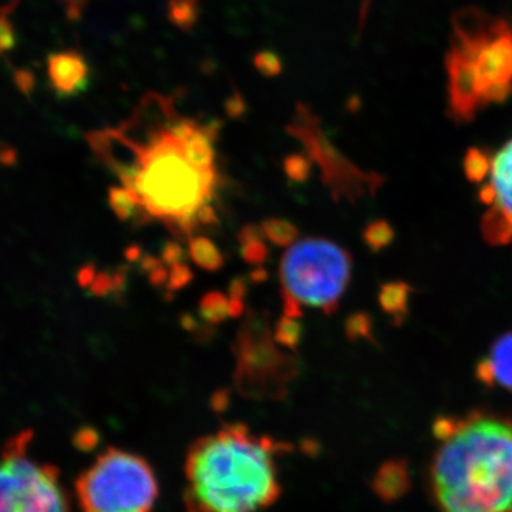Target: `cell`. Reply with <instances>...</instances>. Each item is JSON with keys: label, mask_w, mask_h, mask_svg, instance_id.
<instances>
[{"label": "cell", "mask_w": 512, "mask_h": 512, "mask_svg": "<svg viewBox=\"0 0 512 512\" xmlns=\"http://www.w3.org/2000/svg\"><path fill=\"white\" fill-rule=\"evenodd\" d=\"M265 238L276 247H292L299 237V229L291 221L282 218H268L261 222Z\"/></svg>", "instance_id": "2e32d148"}, {"label": "cell", "mask_w": 512, "mask_h": 512, "mask_svg": "<svg viewBox=\"0 0 512 512\" xmlns=\"http://www.w3.org/2000/svg\"><path fill=\"white\" fill-rule=\"evenodd\" d=\"M235 382L248 396H284L286 384L296 376L295 357L285 355L274 340L268 313L249 311L234 346Z\"/></svg>", "instance_id": "ba28073f"}, {"label": "cell", "mask_w": 512, "mask_h": 512, "mask_svg": "<svg viewBox=\"0 0 512 512\" xmlns=\"http://www.w3.org/2000/svg\"><path fill=\"white\" fill-rule=\"evenodd\" d=\"M198 315L207 325H221L229 318L228 296L220 291L204 293L198 303Z\"/></svg>", "instance_id": "5bb4252c"}, {"label": "cell", "mask_w": 512, "mask_h": 512, "mask_svg": "<svg viewBox=\"0 0 512 512\" xmlns=\"http://www.w3.org/2000/svg\"><path fill=\"white\" fill-rule=\"evenodd\" d=\"M291 446L225 424L192 443L185 458L188 512H259L282 493L278 457Z\"/></svg>", "instance_id": "7a4b0ae2"}, {"label": "cell", "mask_w": 512, "mask_h": 512, "mask_svg": "<svg viewBox=\"0 0 512 512\" xmlns=\"http://www.w3.org/2000/svg\"><path fill=\"white\" fill-rule=\"evenodd\" d=\"M188 256L198 268L207 272H218L225 265L221 249L204 235H194L188 239Z\"/></svg>", "instance_id": "4fadbf2b"}, {"label": "cell", "mask_w": 512, "mask_h": 512, "mask_svg": "<svg viewBox=\"0 0 512 512\" xmlns=\"http://www.w3.org/2000/svg\"><path fill=\"white\" fill-rule=\"evenodd\" d=\"M90 293L97 298H107V296H116V279L113 271L97 272L93 284L89 288Z\"/></svg>", "instance_id": "7402d4cb"}, {"label": "cell", "mask_w": 512, "mask_h": 512, "mask_svg": "<svg viewBox=\"0 0 512 512\" xmlns=\"http://www.w3.org/2000/svg\"><path fill=\"white\" fill-rule=\"evenodd\" d=\"M227 111L229 116L234 117V119H238L241 114H244L245 111V103L238 94H235L232 99L228 100Z\"/></svg>", "instance_id": "d6a6232c"}, {"label": "cell", "mask_w": 512, "mask_h": 512, "mask_svg": "<svg viewBox=\"0 0 512 512\" xmlns=\"http://www.w3.org/2000/svg\"><path fill=\"white\" fill-rule=\"evenodd\" d=\"M158 481L146 458L110 447L76 481L82 512H153Z\"/></svg>", "instance_id": "5b68a950"}, {"label": "cell", "mask_w": 512, "mask_h": 512, "mask_svg": "<svg viewBox=\"0 0 512 512\" xmlns=\"http://www.w3.org/2000/svg\"><path fill=\"white\" fill-rule=\"evenodd\" d=\"M168 15L171 23L181 29H191L200 16V2L198 0H170Z\"/></svg>", "instance_id": "ac0fdd59"}, {"label": "cell", "mask_w": 512, "mask_h": 512, "mask_svg": "<svg viewBox=\"0 0 512 512\" xmlns=\"http://www.w3.org/2000/svg\"><path fill=\"white\" fill-rule=\"evenodd\" d=\"M168 272H170V269H167V266H160V268L147 276L148 282H150V285L154 286V288H163V286L167 285Z\"/></svg>", "instance_id": "1f68e13d"}, {"label": "cell", "mask_w": 512, "mask_h": 512, "mask_svg": "<svg viewBox=\"0 0 512 512\" xmlns=\"http://www.w3.org/2000/svg\"><path fill=\"white\" fill-rule=\"evenodd\" d=\"M282 291L301 305L333 313L352 279V256L335 242L305 238L285 252L279 266Z\"/></svg>", "instance_id": "8992f818"}, {"label": "cell", "mask_w": 512, "mask_h": 512, "mask_svg": "<svg viewBox=\"0 0 512 512\" xmlns=\"http://www.w3.org/2000/svg\"><path fill=\"white\" fill-rule=\"evenodd\" d=\"M198 228H212L218 224V214L214 205L207 204L198 211L197 214Z\"/></svg>", "instance_id": "4316f807"}, {"label": "cell", "mask_w": 512, "mask_h": 512, "mask_svg": "<svg viewBox=\"0 0 512 512\" xmlns=\"http://www.w3.org/2000/svg\"><path fill=\"white\" fill-rule=\"evenodd\" d=\"M249 285H251V282H249L248 276H234L228 284L229 299L245 301V298L248 296Z\"/></svg>", "instance_id": "d4e9b609"}, {"label": "cell", "mask_w": 512, "mask_h": 512, "mask_svg": "<svg viewBox=\"0 0 512 512\" xmlns=\"http://www.w3.org/2000/svg\"><path fill=\"white\" fill-rule=\"evenodd\" d=\"M109 205L121 222L136 221L140 217V204L126 187L109 188Z\"/></svg>", "instance_id": "9a60e30c"}, {"label": "cell", "mask_w": 512, "mask_h": 512, "mask_svg": "<svg viewBox=\"0 0 512 512\" xmlns=\"http://www.w3.org/2000/svg\"><path fill=\"white\" fill-rule=\"evenodd\" d=\"M289 134L298 138L306 147L312 161L318 163L323 171V180L333 188L335 194L352 195L360 184L355 183L356 178L363 180V174L356 170L355 165L340 156L339 151L329 143L319 126L318 117L309 107L299 103L292 123L286 127Z\"/></svg>", "instance_id": "9c48e42d"}, {"label": "cell", "mask_w": 512, "mask_h": 512, "mask_svg": "<svg viewBox=\"0 0 512 512\" xmlns=\"http://www.w3.org/2000/svg\"><path fill=\"white\" fill-rule=\"evenodd\" d=\"M284 171L293 183H305L312 174V158L303 153H292L284 158Z\"/></svg>", "instance_id": "d6986e66"}, {"label": "cell", "mask_w": 512, "mask_h": 512, "mask_svg": "<svg viewBox=\"0 0 512 512\" xmlns=\"http://www.w3.org/2000/svg\"><path fill=\"white\" fill-rule=\"evenodd\" d=\"M478 379L512 393V332L495 340L490 353L478 365Z\"/></svg>", "instance_id": "7c38bea8"}, {"label": "cell", "mask_w": 512, "mask_h": 512, "mask_svg": "<svg viewBox=\"0 0 512 512\" xmlns=\"http://www.w3.org/2000/svg\"><path fill=\"white\" fill-rule=\"evenodd\" d=\"M281 293L282 302H284V305H282V308H284V315L289 316V318L302 319L303 311L301 302H299L298 299L293 298L291 293L282 291V289Z\"/></svg>", "instance_id": "484cf974"}, {"label": "cell", "mask_w": 512, "mask_h": 512, "mask_svg": "<svg viewBox=\"0 0 512 512\" xmlns=\"http://www.w3.org/2000/svg\"><path fill=\"white\" fill-rule=\"evenodd\" d=\"M144 255L146 254H144L143 248L138 244H131L130 247L124 249V258H126L127 264H138Z\"/></svg>", "instance_id": "836d02e7"}, {"label": "cell", "mask_w": 512, "mask_h": 512, "mask_svg": "<svg viewBox=\"0 0 512 512\" xmlns=\"http://www.w3.org/2000/svg\"><path fill=\"white\" fill-rule=\"evenodd\" d=\"M192 281H194V272L185 262L171 266L165 291L171 293L181 291V289L187 288Z\"/></svg>", "instance_id": "44dd1931"}, {"label": "cell", "mask_w": 512, "mask_h": 512, "mask_svg": "<svg viewBox=\"0 0 512 512\" xmlns=\"http://www.w3.org/2000/svg\"><path fill=\"white\" fill-rule=\"evenodd\" d=\"M237 239L239 245L245 244V242L256 241V239H266L264 231H262L261 225L258 224H247L239 229Z\"/></svg>", "instance_id": "83f0119b"}, {"label": "cell", "mask_w": 512, "mask_h": 512, "mask_svg": "<svg viewBox=\"0 0 512 512\" xmlns=\"http://www.w3.org/2000/svg\"><path fill=\"white\" fill-rule=\"evenodd\" d=\"M163 261L161 258H157V256L146 254L141 258V261L138 262V269H140L141 274H146L147 276L151 274V272L156 271V269L163 266Z\"/></svg>", "instance_id": "f546056e"}, {"label": "cell", "mask_w": 512, "mask_h": 512, "mask_svg": "<svg viewBox=\"0 0 512 512\" xmlns=\"http://www.w3.org/2000/svg\"><path fill=\"white\" fill-rule=\"evenodd\" d=\"M303 336V325L301 320L281 316L275 323L274 340L276 345L296 352L301 345Z\"/></svg>", "instance_id": "e0dca14e"}, {"label": "cell", "mask_w": 512, "mask_h": 512, "mask_svg": "<svg viewBox=\"0 0 512 512\" xmlns=\"http://www.w3.org/2000/svg\"><path fill=\"white\" fill-rule=\"evenodd\" d=\"M239 255L249 265L262 266L268 261L271 249L266 245L265 239H256L241 244Z\"/></svg>", "instance_id": "ffe728a7"}, {"label": "cell", "mask_w": 512, "mask_h": 512, "mask_svg": "<svg viewBox=\"0 0 512 512\" xmlns=\"http://www.w3.org/2000/svg\"><path fill=\"white\" fill-rule=\"evenodd\" d=\"M256 69L266 77H275L282 72V62L274 52H262L256 56Z\"/></svg>", "instance_id": "603a6c76"}, {"label": "cell", "mask_w": 512, "mask_h": 512, "mask_svg": "<svg viewBox=\"0 0 512 512\" xmlns=\"http://www.w3.org/2000/svg\"><path fill=\"white\" fill-rule=\"evenodd\" d=\"M180 325L181 328L192 333L194 336H197L202 329L201 323L198 322V319L195 318L191 312H184L183 315L180 316Z\"/></svg>", "instance_id": "4dcf8cb0"}, {"label": "cell", "mask_w": 512, "mask_h": 512, "mask_svg": "<svg viewBox=\"0 0 512 512\" xmlns=\"http://www.w3.org/2000/svg\"><path fill=\"white\" fill-rule=\"evenodd\" d=\"M249 282L254 285L265 284L269 279V271L264 266H255L248 275Z\"/></svg>", "instance_id": "e575fe53"}, {"label": "cell", "mask_w": 512, "mask_h": 512, "mask_svg": "<svg viewBox=\"0 0 512 512\" xmlns=\"http://www.w3.org/2000/svg\"><path fill=\"white\" fill-rule=\"evenodd\" d=\"M487 175L481 191L487 205L481 229L491 245H505L512 239V138L490 161Z\"/></svg>", "instance_id": "30bf717a"}, {"label": "cell", "mask_w": 512, "mask_h": 512, "mask_svg": "<svg viewBox=\"0 0 512 512\" xmlns=\"http://www.w3.org/2000/svg\"><path fill=\"white\" fill-rule=\"evenodd\" d=\"M430 467L441 512H512V423L473 413L437 424Z\"/></svg>", "instance_id": "3957f363"}, {"label": "cell", "mask_w": 512, "mask_h": 512, "mask_svg": "<svg viewBox=\"0 0 512 512\" xmlns=\"http://www.w3.org/2000/svg\"><path fill=\"white\" fill-rule=\"evenodd\" d=\"M245 313V301L229 299V318L239 319Z\"/></svg>", "instance_id": "d590c367"}, {"label": "cell", "mask_w": 512, "mask_h": 512, "mask_svg": "<svg viewBox=\"0 0 512 512\" xmlns=\"http://www.w3.org/2000/svg\"><path fill=\"white\" fill-rule=\"evenodd\" d=\"M32 434L8 444L0 461V512H70L59 470L26 454Z\"/></svg>", "instance_id": "52a82bcc"}, {"label": "cell", "mask_w": 512, "mask_h": 512, "mask_svg": "<svg viewBox=\"0 0 512 512\" xmlns=\"http://www.w3.org/2000/svg\"><path fill=\"white\" fill-rule=\"evenodd\" d=\"M448 101L471 120L512 92V23L480 9L457 12L446 55Z\"/></svg>", "instance_id": "277c9868"}, {"label": "cell", "mask_w": 512, "mask_h": 512, "mask_svg": "<svg viewBox=\"0 0 512 512\" xmlns=\"http://www.w3.org/2000/svg\"><path fill=\"white\" fill-rule=\"evenodd\" d=\"M187 259V252L181 242L178 241H167L161 248V261L165 266H174L177 264H183Z\"/></svg>", "instance_id": "cb8c5ba5"}, {"label": "cell", "mask_w": 512, "mask_h": 512, "mask_svg": "<svg viewBox=\"0 0 512 512\" xmlns=\"http://www.w3.org/2000/svg\"><path fill=\"white\" fill-rule=\"evenodd\" d=\"M192 119L178 116L173 103L158 94L141 101L128 126L90 134L87 140L126 151L124 157H106L103 163L133 192L140 204L136 224L163 222L177 238H191L198 231L197 214L211 204L217 192L218 170H204L185 156L184 136Z\"/></svg>", "instance_id": "6da1fadb"}, {"label": "cell", "mask_w": 512, "mask_h": 512, "mask_svg": "<svg viewBox=\"0 0 512 512\" xmlns=\"http://www.w3.org/2000/svg\"><path fill=\"white\" fill-rule=\"evenodd\" d=\"M97 275V268L94 264H87L80 268L79 274H77V284L82 288H90L93 284L94 278Z\"/></svg>", "instance_id": "f1b7e54d"}, {"label": "cell", "mask_w": 512, "mask_h": 512, "mask_svg": "<svg viewBox=\"0 0 512 512\" xmlns=\"http://www.w3.org/2000/svg\"><path fill=\"white\" fill-rule=\"evenodd\" d=\"M50 83L62 97L86 92L90 84V69L86 60L74 52L59 53L49 62Z\"/></svg>", "instance_id": "8fae6325"}, {"label": "cell", "mask_w": 512, "mask_h": 512, "mask_svg": "<svg viewBox=\"0 0 512 512\" xmlns=\"http://www.w3.org/2000/svg\"><path fill=\"white\" fill-rule=\"evenodd\" d=\"M15 161V151L10 147L3 146V143H0V167H3V165L15 164Z\"/></svg>", "instance_id": "8d00e7d4"}]
</instances>
